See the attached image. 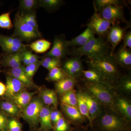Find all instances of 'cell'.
Masks as SVG:
<instances>
[{
    "instance_id": "cell-1",
    "label": "cell",
    "mask_w": 131,
    "mask_h": 131,
    "mask_svg": "<svg viewBox=\"0 0 131 131\" xmlns=\"http://www.w3.org/2000/svg\"><path fill=\"white\" fill-rule=\"evenodd\" d=\"M87 63L91 69L96 71L108 81H115L119 77L117 64L113 56L108 54L99 57L88 58Z\"/></svg>"
},
{
    "instance_id": "cell-2",
    "label": "cell",
    "mask_w": 131,
    "mask_h": 131,
    "mask_svg": "<svg viewBox=\"0 0 131 131\" xmlns=\"http://www.w3.org/2000/svg\"><path fill=\"white\" fill-rule=\"evenodd\" d=\"M109 46L104 38L95 37L81 47H74L71 51L74 57L86 56L88 58H97L108 54Z\"/></svg>"
},
{
    "instance_id": "cell-3",
    "label": "cell",
    "mask_w": 131,
    "mask_h": 131,
    "mask_svg": "<svg viewBox=\"0 0 131 131\" xmlns=\"http://www.w3.org/2000/svg\"><path fill=\"white\" fill-rule=\"evenodd\" d=\"M112 111L103 114L96 124L95 131H131L130 124Z\"/></svg>"
},
{
    "instance_id": "cell-4",
    "label": "cell",
    "mask_w": 131,
    "mask_h": 131,
    "mask_svg": "<svg viewBox=\"0 0 131 131\" xmlns=\"http://www.w3.org/2000/svg\"><path fill=\"white\" fill-rule=\"evenodd\" d=\"M86 88L92 96L100 102L114 110V98L109 87L106 84L87 81L85 83Z\"/></svg>"
},
{
    "instance_id": "cell-5",
    "label": "cell",
    "mask_w": 131,
    "mask_h": 131,
    "mask_svg": "<svg viewBox=\"0 0 131 131\" xmlns=\"http://www.w3.org/2000/svg\"><path fill=\"white\" fill-rule=\"evenodd\" d=\"M14 36L21 41L30 42L35 39L41 37L39 31L26 24L21 15L16 14L14 19Z\"/></svg>"
},
{
    "instance_id": "cell-6",
    "label": "cell",
    "mask_w": 131,
    "mask_h": 131,
    "mask_svg": "<svg viewBox=\"0 0 131 131\" xmlns=\"http://www.w3.org/2000/svg\"><path fill=\"white\" fill-rule=\"evenodd\" d=\"M44 103L40 98H35L21 111V116L32 129H37L39 124V117Z\"/></svg>"
},
{
    "instance_id": "cell-7",
    "label": "cell",
    "mask_w": 131,
    "mask_h": 131,
    "mask_svg": "<svg viewBox=\"0 0 131 131\" xmlns=\"http://www.w3.org/2000/svg\"><path fill=\"white\" fill-rule=\"evenodd\" d=\"M124 7L121 6H110L102 9L99 14L106 20L110 21L112 25L119 24L121 23L128 24L125 18Z\"/></svg>"
},
{
    "instance_id": "cell-8",
    "label": "cell",
    "mask_w": 131,
    "mask_h": 131,
    "mask_svg": "<svg viewBox=\"0 0 131 131\" xmlns=\"http://www.w3.org/2000/svg\"><path fill=\"white\" fill-rule=\"evenodd\" d=\"M112 25L111 23L103 18L97 12H95L91 16L89 22L86 26L91 28L95 34L100 37L104 38L106 37L108 32Z\"/></svg>"
},
{
    "instance_id": "cell-9",
    "label": "cell",
    "mask_w": 131,
    "mask_h": 131,
    "mask_svg": "<svg viewBox=\"0 0 131 131\" xmlns=\"http://www.w3.org/2000/svg\"><path fill=\"white\" fill-rule=\"evenodd\" d=\"M125 27H121L119 24L112 25L108 32V41L112 46L110 54L113 56L114 54L115 50L123 39L124 34L128 28L131 27V22H128Z\"/></svg>"
},
{
    "instance_id": "cell-10",
    "label": "cell",
    "mask_w": 131,
    "mask_h": 131,
    "mask_svg": "<svg viewBox=\"0 0 131 131\" xmlns=\"http://www.w3.org/2000/svg\"><path fill=\"white\" fill-rule=\"evenodd\" d=\"M0 46L7 54H13L26 50L22 41L15 37L0 35Z\"/></svg>"
},
{
    "instance_id": "cell-11",
    "label": "cell",
    "mask_w": 131,
    "mask_h": 131,
    "mask_svg": "<svg viewBox=\"0 0 131 131\" xmlns=\"http://www.w3.org/2000/svg\"><path fill=\"white\" fill-rule=\"evenodd\" d=\"M69 47L67 40L63 36L56 37L53 46L46 56L60 59L63 58L69 54Z\"/></svg>"
},
{
    "instance_id": "cell-12",
    "label": "cell",
    "mask_w": 131,
    "mask_h": 131,
    "mask_svg": "<svg viewBox=\"0 0 131 131\" xmlns=\"http://www.w3.org/2000/svg\"><path fill=\"white\" fill-rule=\"evenodd\" d=\"M63 70L67 74L75 79L82 75L83 65L81 57H74L66 61Z\"/></svg>"
},
{
    "instance_id": "cell-13",
    "label": "cell",
    "mask_w": 131,
    "mask_h": 131,
    "mask_svg": "<svg viewBox=\"0 0 131 131\" xmlns=\"http://www.w3.org/2000/svg\"><path fill=\"white\" fill-rule=\"evenodd\" d=\"M37 93L36 91L30 92L25 90L6 98L7 100L16 105L21 111L30 103Z\"/></svg>"
},
{
    "instance_id": "cell-14",
    "label": "cell",
    "mask_w": 131,
    "mask_h": 131,
    "mask_svg": "<svg viewBox=\"0 0 131 131\" xmlns=\"http://www.w3.org/2000/svg\"><path fill=\"white\" fill-rule=\"evenodd\" d=\"M86 103L92 123L101 114L100 103L90 94L80 93Z\"/></svg>"
},
{
    "instance_id": "cell-15",
    "label": "cell",
    "mask_w": 131,
    "mask_h": 131,
    "mask_svg": "<svg viewBox=\"0 0 131 131\" xmlns=\"http://www.w3.org/2000/svg\"><path fill=\"white\" fill-rule=\"evenodd\" d=\"M6 97H9L21 91H25L26 87L21 82L16 78L8 75L6 80Z\"/></svg>"
},
{
    "instance_id": "cell-16",
    "label": "cell",
    "mask_w": 131,
    "mask_h": 131,
    "mask_svg": "<svg viewBox=\"0 0 131 131\" xmlns=\"http://www.w3.org/2000/svg\"><path fill=\"white\" fill-rule=\"evenodd\" d=\"M95 34L94 32L91 28L87 27L86 29L80 35L70 40H67V44L69 47H81L95 37Z\"/></svg>"
},
{
    "instance_id": "cell-17",
    "label": "cell",
    "mask_w": 131,
    "mask_h": 131,
    "mask_svg": "<svg viewBox=\"0 0 131 131\" xmlns=\"http://www.w3.org/2000/svg\"><path fill=\"white\" fill-rule=\"evenodd\" d=\"M117 64L123 67L130 68L131 66V49L121 47L118 51L113 55Z\"/></svg>"
},
{
    "instance_id": "cell-18",
    "label": "cell",
    "mask_w": 131,
    "mask_h": 131,
    "mask_svg": "<svg viewBox=\"0 0 131 131\" xmlns=\"http://www.w3.org/2000/svg\"><path fill=\"white\" fill-rule=\"evenodd\" d=\"M76 82V79L68 75L62 80L56 82L55 84L56 91L59 94L62 95L73 90Z\"/></svg>"
},
{
    "instance_id": "cell-19",
    "label": "cell",
    "mask_w": 131,
    "mask_h": 131,
    "mask_svg": "<svg viewBox=\"0 0 131 131\" xmlns=\"http://www.w3.org/2000/svg\"><path fill=\"white\" fill-rule=\"evenodd\" d=\"M9 75L13 77L21 82L26 88H33L36 85L32 80V78L28 77L26 74L24 66L20 68L11 69Z\"/></svg>"
},
{
    "instance_id": "cell-20",
    "label": "cell",
    "mask_w": 131,
    "mask_h": 131,
    "mask_svg": "<svg viewBox=\"0 0 131 131\" xmlns=\"http://www.w3.org/2000/svg\"><path fill=\"white\" fill-rule=\"evenodd\" d=\"M61 107L67 117L74 124H80L83 121V116L78 108L61 103Z\"/></svg>"
},
{
    "instance_id": "cell-21",
    "label": "cell",
    "mask_w": 131,
    "mask_h": 131,
    "mask_svg": "<svg viewBox=\"0 0 131 131\" xmlns=\"http://www.w3.org/2000/svg\"><path fill=\"white\" fill-rule=\"evenodd\" d=\"M23 51L14 54H7L3 57L2 63L6 67L14 69L22 66V56Z\"/></svg>"
},
{
    "instance_id": "cell-22",
    "label": "cell",
    "mask_w": 131,
    "mask_h": 131,
    "mask_svg": "<svg viewBox=\"0 0 131 131\" xmlns=\"http://www.w3.org/2000/svg\"><path fill=\"white\" fill-rule=\"evenodd\" d=\"M51 111L49 107L44 105L42 107L39 117L40 129L45 130H53V126L51 119Z\"/></svg>"
},
{
    "instance_id": "cell-23",
    "label": "cell",
    "mask_w": 131,
    "mask_h": 131,
    "mask_svg": "<svg viewBox=\"0 0 131 131\" xmlns=\"http://www.w3.org/2000/svg\"><path fill=\"white\" fill-rule=\"evenodd\" d=\"M0 110L7 116L18 118L21 116V110L16 105L8 100L0 101Z\"/></svg>"
},
{
    "instance_id": "cell-24",
    "label": "cell",
    "mask_w": 131,
    "mask_h": 131,
    "mask_svg": "<svg viewBox=\"0 0 131 131\" xmlns=\"http://www.w3.org/2000/svg\"><path fill=\"white\" fill-rule=\"evenodd\" d=\"M41 99L43 103L48 106H51L57 107V96L56 92L52 90L45 89L40 92Z\"/></svg>"
},
{
    "instance_id": "cell-25",
    "label": "cell",
    "mask_w": 131,
    "mask_h": 131,
    "mask_svg": "<svg viewBox=\"0 0 131 131\" xmlns=\"http://www.w3.org/2000/svg\"><path fill=\"white\" fill-rule=\"evenodd\" d=\"M115 106L127 121L131 118V105L130 102L124 98H118L115 100Z\"/></svg>"
},
{
    "instance_id": "cell-26",
    "label": "cell",
    "mask_w": 131,
    "mask_h": 131,
    "mask_svg": "<svg viewBox=\"0 0 131 131\" xmlns=\"http://www.w3.org/2000/svg\"><path fill=\"white\" fill-rule=\"evenodd\" d=\"M82 75L84 76L88 81L100 83L110 86V82L93 69L86 70H83Z\"/></svg>"
},
{
    "instance_id": "cell-27",
    "label": "cell",
    "mask_w": 131,
    "mask_h": 131,
    "mask_svg": "<svg viewBox=\"0 0 131 131\" xmlns=\"http://www.w3.org/2000/svg\"><path fill=\"white\" fill-rule=\"evenodd\" d=\"M95 12L98 13L102 9L110 6H121L124 7L126 5L124 1L119 0H95L93 2Z\"/></svg>"
},
{
    "instance_id": "cell-28",
    "label": "cell",
    "mask_w": 131,
    "mask_h": 131,
    "mask_svg": "<svg viewBox=\"0 0 131 131\" xmlns=\"http://www.w3.org/2000/svg\"><path fill=\"white\" fill-rule=\"evenodd\" d=\"M51 45V43L48 40L41 39L33 42L30 45V47L35 52L42 53L47 51Z\"/></svg>"
},
{
    "instance_id": "cell-29",
    "label": "cell",
    "mask_w": 131,
    "mask_h": 131,
    "mask_svg": "<svg viewBox=\"0 0 131 131\" xmlns=\"http://www.w3.org/2000/svg\"><path fill=\"white\" fill-rule=\"evenodd\" d=\"M61 101L63 104L78 108L77 95L73 90L61 95Z\"/></svg>"
},
{
    "instance_id": "cell-30",
    "label": "cell",
    "mask_w": 131,
    "mask_h": 131,
    "mask_svg": "<svg viewBox=\"0 0 131 131\" xmlns=\"http://www.w3.org/2000/svg\"><path fill=\"white\" fill-rule=\"evenodd\" d=\"M78 101V108L83 116L85 117L89 121L90 124L92 126V121L90 116L88 108L86 103L81 93L77 94Z\"/></svg>"
},
{
    "instance_id": "cell-31",
    "label": "cell",
    "mask_w": 131,
    "mask_h": 131,
    "mask_svg": "<svg viewBox=\"0 0 131 131\" xmlns=\"http://www.w3.org/2000/svg\"><path fill=\"white\" fill-rule=\"evenodd\" d=\"M68 74L59 67H56L49 71L46 80L49 81H60L68 75Z\"/></svg>"
},
{
    "instance_id": "cell-32",
    "label": "cell",
    "mask_w": 131,
    "mask_h": 131,
    "mask_svg": "<svg viewBox=\"0 0 131 131\" xmlns=\"http://www.w3.org/2000/svg\"><path fill=\"white\" fill-rule=\"evenodd\" d=\"M21 15L22 19L26 24L30 26L36 30L39 31L35 12H30L25 14Z\"/></svg>"
},
{
    "instance_id": "cell-33",
    "label": "cell",
    "mask_w": 131,
    "mask_h": 131,
    "mask_svg": "<svg viewBox=\"0 0 131 131\" xmlns=\"http://www.w3.org/2000/svg\"><path fill=\"white\" fill-rule=\"evenodd\" d=\"M38 2L35 0H21L20 1V7L23 11L30 13L34 12L37 6Z\"/></svg>"
},
{
    "instance_id": "cell-34",
    "label": "cell",
    "mask_w": 131,
    "mask_h": 131,
    "mask_svg": "<svg viewBox=\"0 0 131 131\" xmlns=\"http://www.w3.org/2000/svg\"><path fill=\"white\" fill-rule=\"evenodd\" d=\"M10 15V13L8 12L0 15V28L9 30L13 27Z\"/></svg>"
},
{
    "instance_id": "cell-35",
    "label": "cell",
    "mask_w": 131,
    "mask_h": 131,
    "mask_svg": "<svg viewBox=\"0 0 131 131\" xmlns=\"http://www.w3.org/2000/svg\"><path fill=\"white\" fill-rule=\"evenodd\" d=\"M73 129L63 117H62L53 126V131H71Z\"/></svg>"
},
{
    "instance_id": "cell-36",
    "label": "cell",
    "mask_w": 131,
    "mask_h": 131,
    "mask_svg": "<svg viewBox=\"0 0 131 131\" xmlns=\"http://www.w3.org/2000/svg\"><path fill=\"white\" fill-rule=\"evenodd\" d=\"M39 1L43 7L51 11L57 9L62 2L61 0H42Z\"/></svg>"
},
{
    "instance_id": "cell-37",
    "label": "cell",
    "mask_w": 131,
    "mask_h": 131,
    "mask_svg": "<svg viewBox=\"0 0 131 131\" xmlns=\"http://www.w3.org/2000/svg\"><path fill=\"white\" fill-rule=\"evenodd\" d=\"M40 65H41V63L40 61L36 63L31 64L24 67V71L28 77L32 78Z\"/></svg>"
},
{
    "instance_id": "cell-38",
    "label": "cell",
    "mask_w": 131,
    "mask_h": 131,
    "mask_svg": "<svg viewBox=\"0 0 131 131\" xmlns=\"http://www.w3.org/2000/svg\"><path fill=\"white\" fill-rule=\"evenodd\" d=\"M7 129L9 131H22V124L14 118L8 119Z\"/></svg>"
},
{
    "instance_id": "cell-39",
    "label": "cell",
    "mask_w": 131,
    "mask_h": 131,
    "mask_svg": "<svg viewBox=\"0 0 131 131\" xmlns=\"http://www.w3.org/2000/svg\"><path fill=\"white\" fill-rule=\"evenodd\" d=\"M8 119L5 113L0 110V131L7 130Z\"/></svg>"
},
{
    "instance_id": "cell-40",
    "label": "cell",
    "mask_w": 131,
    "mask_h": 131,
    "mask_svg": "<svg viewBox=\"0 0 131 131\" xmlns=\"http://www.w3.org/2000/svg\"><path fill=\"white\" fill-rule=\"evenodd\" d=\"M123 40H124V45L122 47L128 48H131V30L126 32L124 34Z\"/></svg>"
},
{
    "instance_id": "cell-41",
    "label": "cell",
    "mask_w": 131,
    "mask_h": 131,
    "mask_svg": "<svg viewBox=\"0 0 131 131\" xmlns=\"http://www.w3.org/2000/svg\"><path fill=\"white\" fill-rule=\"evenodd\" d=\"M121 82L124 87V89H125L128 91L131 90V80L130 77L127 76L122 77L121 79Z\"/></svg>"
},
{
    "instance_id": "cell-42",
    "label": "cell",
    "mask_w": 131,
    "mask_h": 131,
    "mask_svg": "<svg viewBox=\"0 0 131 131\" xmlns=\"http://www.w3.org/2000/svg\"><path fill=\"white\" fill-rule=\"evenodd\" d=\"M50 116L52 124L53 126H54L59 120L62 117L60 112L57 110L51 111Z\"/></svg>"
},
{
    "instance_id": "cell-43",
    "label": "cell",
    "mask_w": 131,
    "mask_h": 131,
    "mask_svg": "<svg viewBox=\"0 0 131 131\" xmlns=\"http://www.w3.org/2000/svg\"><path fill=\"white\" fill-rule=\"evenodd\" d=\"M26 52L29 59L30 64L36 63L39 62L38 60V57L37 55L33 54L31 52L28 51L26 50Z\"/></svg>"
},
{
    "instance_id": "cell-44",
    "label": "cell",
    "mask_w": 131,
    "mask_h": 131,
    "mask_svg": "<svg viewBox=\"0 0 131 131\" xmlns=\"http://www.w3.org/2000/svg\"><path fill=\"white\" fill-rule=\"evenodd\" d=\"M26 50H25L22 52V62L25 65L27 66L30 64V63L28 57L26 54Z\"/></svg>"
},
{
    "instance_id": "cell-45",
    "label": "cell",
    "mask_w": 131,
    "mask_h": 131,
    "mask_svg": "<svg viewBox=\"0 0 131 131\" xmlns=\"http://www.w3.org/2000/svg\"><path fill=\"white\" fill-rule=\"evenodd\" d=\"M6 91V85L2 82H0V96L5 95Z\"/></svg>"
},
{
    "instance_id": "cell-46",
    "label": "cell",
    "mask_w": 131,
    "mask_h": 131,
    "mask_svg": "<svg viewBox=\"0 0 131 131\" xmlns=\"http://www.w3.org/2000/svg\"><path fill=\"white\" fill-rule=\"evenodd\" d=\"M31 131H51L45 130H42V129H40V128H39V129H32V130H31Z\"/></svg>"
},
{
    "instance_id": "cell-47",
    "label": "cell",
    "mask_w": 131,
    "mask_h": 131,
    "mask_svg": "<svg viewBox=\"0 0 131 131\" xmlns=\"http://www.w3.org/2000/svg\"><path fill=\"white\" fill-rule=\"evenodd\" d=\"M71 131H85L84 130H81V129H73V130Z\"/></svg>"
},
{
    "instance_id": "cell-48",
    "label": "cell",
    "mask_w": 131,
    "mask_h": 131,
    "mask_svg": "<svg viewBox=\"0 0 131 131\" xmlns=\"http://www.w3.org/2000/svg\"><path fill=\"white\" fill-rule=\"evenodd\" d=\"M9 131L8 130H6V131Z\"/></svg>"
},
{
    "instance_id": "cell-49",
    "label": "cell",
    "mask_w": 131,
    "mask_h": 131,
    "mask_svg": "<svg viewBox=\"0 0 131 131\" xmlns=\"http://www.w3.org/2000/svg\"><path fill=\"white\" fill-rule=\"evenodd\" d=\"M0 64H1V61H0ZM0 71H1V70H0Z\"/></svg>"
},
{
    "instance_id": "cell-50",
    "label": "cell",
    "mask_w": 131,
    "mask_h": 131,
    "mask_svg": "<svg viewBox=\"0 0 131 131\" xmlns=\"http://www.w3.org/2000/svg\"></svg>"
}]
</instances>
